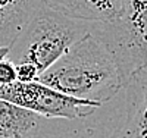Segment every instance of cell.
I'll return each instance as SVG.
<instances>
[{"label":"cell","instance_id":"cell-1","mask_svg":"<svg viewBox=\"0 0 147 138\" xmlns=\"http://www.w3.org/2000/svg\"><path fill=\"white\" fill-rule=\"evenodd\" d=\"M37 81L69 97L102 106L124 90L113 56L91 32L77 41Z\"/></svg>","mask_w":147,"mask_h":138},{"label":"cell","instance_id":"cell-2","mask_svg":"<svg viewBox=\"0 0 147 138\" xmlns=\"http://www.w3.org/2000/svg\"><path fill=\"white\" fill-rule=\"evenodd\" d=\"M88 32V22L68 18L43 5L9 47L7 59L15 65L30 63L41 75Z\"/></svg>","mask_w":147,"mask_h":138},{"label":"cell","instance_id":"cell-3","mask_svg":"<svg viewBox=\"0 0 147 138\" xmlns=\"http://www.w3.org/2000/svg\"><path fill=\"white\" fill-rule=\"evenodd\" d=\"M90 32L113 56L124 88L147 66V0H122L121 15L110 22L90 24Z\"/></svg>","mask_w":147,"mask_h":138},{"label":"cell","instance_id":"cell-4","mask_svg":"<svg viewBox=\"0 0 147 138\" xmlns=\"http://www.w3.org/2000/svg\"><path fill=\"white\" fill-rule=\"evenodd\" d=\"M0 100L30 110L41 118L78 119L88 116L102 107L99 103L62 94L38 81H16L9 85H0Z\"/></svg>","mask_w":147,"mask_h":138},{"label":"cell","instance_id":"cell-5","mask_svg":"<svg viewBox=\"0 0 147 138\" xmlns=\"http://www.w3.org/2000/svg\"><path fill=\"white\" fill-rule=\"evenodd\" d=\"M127 118L107 138H147V66L137 72L125 85Z\"/></svg>","mask_w":147,"mask_h":138},{"label":"cell","instance_id":"cell-6","mask_svg":"<svg viewBox=\"0 0 147 138\" xmlns=\"http://www.w3.org/2000/svg\"><path fill=\"white\" fill-rule=\"evenodd\" d=\"M43 5L68 18L99 24L110 22L121 15L122 0H41Z\"/></svg>","mask_w":147,"mask_h":138},{"label":"cell","instance_id":"cell-7","mask_svg":"<svg viewBox=\"0 0 147 138\" xmlns=\"http://www.w3.org/2000/svg\"><path fill=\"white\" fill-rule=\"evenodd\" d=\"M41 6V0H0V47H10Z\"/></svg>","mask_w":147,"mask_h":138},{"label":"cell","instance_id":"cell-8","mask_svg":"<svg viewBox=\"0 0 147 138\" xmlns=\"http://www.w3.org/2000/svg\"><path fill=\"white\" fill-rule=\"evenodd\" d=\"M40 127L41 116L0 100V138H35Z\"/></svg>","mask_w":147,"mask_h":138},{"label":"cell","instance_id":"cell-9","mask_svg":"<svg viewBox=\"0 0 147 138\" xmlns=\"http://www.w3.org/2000/svg\"><path fill=\"white\" fill-rule=\"evenodd\" d=\"M18 81L16 66L7 57L0 60V85H9Z\"/></svg>","mask_w":147,"mask_h":138},{"label":"cell","instance_id":"cell-10","mask_svg":"<svg viewBox=\"0 0 147 138\" xmlns=\"http://www.w3.org/2000/svg\"><path fill=\"white\" fill-rule=\"evenodd\" d=\"M15 66H16V75H18L19 82H32V81H37L40 77V73L35 69V66H32L30 63H21V65H15Z\"/></svg>","mask_w":147,"mask_h":138},{"label":"cell","instance_id":"cell-11","mask_svg":"<svg viewBox=\"0 0 147 138\" xmlns=\"http://www.w3.org/2000/svg\"><path fill=\"white\" fill-rule=\"evenodd\" d=\"M7 53H9V47H0V60L6 59Z\"/></svg>","mask_w":147,"mask_h":138}]
</instances>
